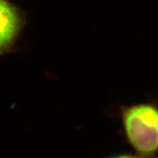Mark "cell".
<instances>
[{
    "instance_id": "2",
    "label": "cell",
    "mask_w": 158,
    "mask_h": 158,
    "mask_svg": "<svg viewBox=\"0 0 158 158\" xmlns=\"http://www.w3.org/2000/svg\"><path fill=\"white\" fill-rule=\"evenodd\" d=\"M23 18L19 11L6 0H0V53L9 48L21 31Z\"/></svg>"
},
{
    "instance_id": "3",
    "label": "cell",
    "mask_w": 158,
    "mask_h": 158,
    "mask_svg": "<svg viewBox=\"0 0 158 158\" xmlns=\"http://www.w3.org/2000/svg\"><path fill=\"white\" fill-rule=\"evenodd\" d=\"M117 158H134V157H130V156H119V157Z\"/></svg>"
},
{
    "instance_id": "1",
    "label": "cell",
    "mask_w": 158,
    "mask_h": 158,
    "mask_svg": "<svg viewBox=\"0 0 158 158\" xmlns=\"http://www.w3.org/2000/svg\"><path fill=\"white\" fill-rule=\"evenodd\" d=\"M125 134L131 145L142 155L158 150V105L137 103L121 109Z\"/></svg>"
}]
</instances>
